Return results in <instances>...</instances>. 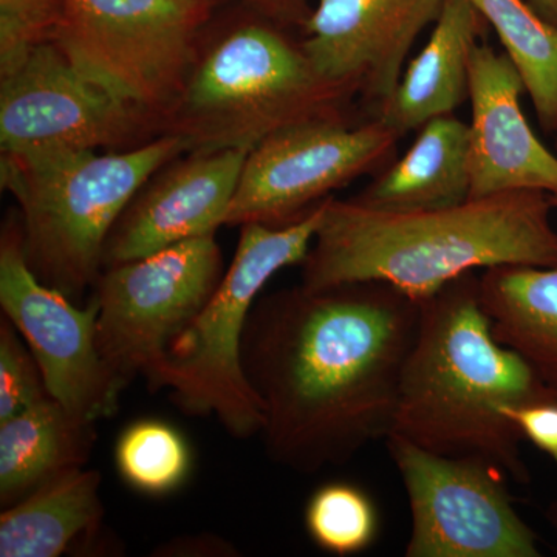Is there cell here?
Returning a JSON list of instances; mask_svg holds the SVG:
<instances>
[{"instance_id": "1", "label": "cell", "mask_w": 557, "mask_h": 557, "mask_svg": "<svg viewBox=\"0 0 557 557\" xmlns=\"http://www.w3.org/2000/svg\"><path fill=\"white\" fill-rule=\"evenodd\" d=\"M420 313L418 300L383 282L299 285L256 300L242 368L271 460L314 474L386 440Z\"/></svg>"}, {"instance_id": "2", "label": "cell", "mask_w": 557, "mask_h": 557, "mask_svg": "<svg viewBox=\"0 0 557 557\" xmlns=\"http://www.w3.org/2000/svg\"><path fill=\"white\" fill-rule=\"evenodd\" d=\"M552 209L549 194L542 190L409 212L380 211L332 196L302 262L300 285L383 282L421 302L478 269L556 265Z\"/></svg>"}, {"instance_id": "3", "label": "cell", "mask_w": 557, "mask_h": 557, "mask_svg": "<svg viewBox=\"0 0 557 557\" xmlns=\"http://www.w3.org/2000/svg\"><path fill=\"white\" fill-rule=\"evenodd\" d=\"M420 306L391 435L442 456L482 458L527 485L523 437L504 409L557 401V388L493 335L474 271Z\"/></svg>"}, {"instance_id": "4", "label": "cell", "mask_w": 557, "mask_h": 557, "mask_svg": "<svg viewBox=\"0 0 557 557\" xmlns=\"http://www.w3.org/2000/svg\"><path fill=\"white\" fill-rule=\"evenodd\" d=\"M186 152L174 135L120 152H2L0 185L20 205L33 273L76 302L104 270L106 244L121 214L161 168Z\"/></svg>"}, {"instance_id": "5", "label": "cell", "mask_w": 557, "mask_h": 557, "mask_svg": "<svg viewBox=\"0 0 557 557\" xmlns=\"http://www.w3.org/2000/svg\"><path fill=\"white\" fill-rule=\"evenodd\" d=\"M355 97L314 69L302 44L249 22L201 46L160 135L178 137L188 152L252 149L289 124L341 115Z\"/></svg>"}, {"instance_id": "6", "label": "cell", "mask_w": 557, "mask_h": 557, "mask_svg": "<svg viewBox=\"0 0 557 557\" xmlns=\"http://www.w3.org/2000/svg\"><path fill=\"white\" fill-rule=\"evenodd\" d=\"M327 200L289 225L240 226L230 269L199 317L172 341L166 357L146 380L150 391L166 388L172 405L186 416L214 417L233 437L247 440L262 432V410L242 368L245 327L271 277L302 265L309 256Z\"/></svg>"}, {"instance_id": "7", "label": "cell", "mask_w": 557, "mask_h": 557, "mask_svg": "<svg viewBox=\"0 0 557 557\" xmlns=\"http://www.w3.org/2000/svg\"><path fill=\"white\" fill-rule=\"evenodd\" d=\"M212 10L208 0H64L53 42L160 135L199 58Z\"/></svg>"}, {"instance_id": "8", "label": "cell", "mask_w": 557, "mask_h": 557, "mask_svg": "<svg viewBox=\"0 0 557 557\" xmlns=\"http://www.w3.org/2000/svg\"><path fill=\"white\" fill-rule=\"evenodd\" d=\"M223 274L215 234L101 271L94 285L100 304L98 348L124 387L152 375L172 341L214 295Z\"/></svg>"}, {"instance_id": "9", "label": "cell", "mask_w": 557, "mask_h": 557, "mask_svg": "<svg viewBox=\"0 0 557 557\" xmlns=\"http://www.w3.org/2000/svg\"><path fill=\"white\" fill-rule=\"evenodd\" d=\"M408 494L410 536L406 557H539L533 528L520 518L507 472L482 458L431 453L388 435Z\"/></svg>"}, {"instance_id": "10", "label": "cell", "mask_w": 557, "mask_h": 557, "mask_svg": "<svg viewBox=\"0 0 557 557\" xmlns=\"http://www.w3.org/2000/svg\"><path fill=\"white\" fill-rule=\"evenodd\" d=\"M397 134L376 119L341 115L289 124L249 150L225 226L298 222L333 190L391 161Z\"/></svg>"}, {"instance_id": "11", "label": "cell", "mask_w": 557, "mask_h": 557, "mask_svg": "<svg viewBox=\"0 0 557 557\" xmlns=\"http://www.w3.org/2000/svg\"><path fill=\"white\" fill-rule=\"evenodd\" d=\"M0 309L35 355L51 398L94 423L115 416L126 387L98 348L100 304L91 295L81 309L33 273L21 218L10 219L0 236Z\"/></svg>"}, {"instance_id": "12", "label": "cell", "mask_w": 557, "mask_h": 557, "mask_svg": "<svg viewBox=\"0 0 557 557\" xmlns=\"http://www.w3.org/2000/svg\"><path fill=\"white\" fill-rule=\"evenodd\" d=\"M156 137L139 110L84 75L54 42L0 75L2 152L132 149Z\"/></svg>"}, {"instance_id": "13", "label": "cell", "mask_w": 557, "mask_h": 557, "mask_svg": "<svg viewBox=\"0 0 557 557\" xmlns=\"http://www.w3.org/2000/svg\"><path fill=\"white\" fill-rule=\"evenodd\" d=\"M446 0H317L302 49L324 78L347 84L375 110L397 89L418 36Z\"/></svg>"}, {"instance_id": "14", "label": "cell", "mask_w": 557, "mask_h": 557, "mask_svg": "<svg viewBox=\"0 0 557 557\" xmlns=\"http://www.w3.org/2000/svg\"><path fill=\"white\" fill-rule=\"evenodd\" d=\"M249 150L186 152L161 168L113 226L106 244L104 269L225 226Z\"/></svg>"}, {"instance_id": "15", "label": "cell", "mask_w": 557, "mask_h": 557, "mask_svg": "<svg viewBox=\"0 0 557 557\" xmlns=\"http://www.w3.org/2000/svg\"><path fill=\"white\" fill-rule=\"evenodd\" d=\"M522 76L507 53L479 42L469 60L471 199L542 190L557 194V156L528 123Z\"/></svg>"}, {"instance_id": "16", "label": "cell", "mask_w": 557, "mask_h": 557, "mask_svg": "<svg viewBox=\"0 0 557 557\" xmlns=\"http://www.w3.org/2000/svg\"><path fill=\"white\" fill-rule=\"evenodd\" d=\"M487 22L469 0H446L424 49L403 72L397 89L373 110L398 137L454 112L469 97V60Z\"/></svg>"}, {"instance_id": "17", "label": "cell", "mask_w": 557, "mask_h": 557, "mask_svg": "<svg viewBox=\"0 0 557 557\" xmlns=\"http://www.w3.org/2000/svg\"><path fill=\"white\" fill-rule=\"evenodd\" d=\"M469 199V124L453 113L424 124L408 152L351 200L380 211L409 212Z\"/></svg>"}, {"instance_id": "18", "label": "cell", "mask_w": 557, "mask_h": 557, "mask_svg": "<svg viewBox=\"0 0 557 557\" xmlns=\"http://www.w3.org/2000/svg\"><path fill=\"white\" fill-rule=\"evenodd\" d=\"M97 423L46 397L0 421V505L9 508L49 480L86 467Z\"/></svg>"}, {"instance_id": "19", "label": "cell", "mask_w": 557, "mask_h": 557, "mask_svg": "<svg viewBox=\"0 0 557 557\" xmlns=\"http://www.w3.org/2000/svg\"><path fill=\"white\" fill-rule=\"evenodd\" d=\"M101 474L76 468L3 508L0 557H60L97 534L104 518Z\"/></svg>"}, {"instance_id": "20", "label": "cell", "mask_w": 557, "mask_h": 557, "mask_svg": "<svg viewBox=\"0 0 557 557\" xmlns=\"http://www.w3.org/2000/svg\"><path fill=\"white\" fill-rule=\"evenodd\" d=\"M479 293L498 343L557 388V263L493 267L479 277Z\"/></svg>"}, {"instance_id": "21", "label": "cell", "mask_w": 557, "mask_h": 557, "mask_svg": "<svg viewBox=\"0 0 557 557\" xmlns=\"http://www.w3.org/2000/svg\"><path fill=\"white\" fill-rule=\"evenodd\" d=\"M494 28L530 95L539 124L557 132V27L527 0H469Z\"/></svg>"}, {"instance_id": "22", "label": "cell", "mask_w": 557, "mask_h": 557, "mask_svg": "<svg viewBox=\"0 0 557 557\" xmlns=\"http://www.w3.org/2000/svg\"><path fill=\"white\" fill-rule=\"evenodd\" d=\"M115 465L120 478L132 490L163 497L185 485L193 469V450L177 428L145 418L121 432Z\"/></svg>"}, {"instance_id": "23", "label": "cell", "mask_w": 557, "mask_h": 557, "mask_svg": "<svg viewBox=\"0 0 557 557\" xmlns=\"http://www.w3.org/2000/svg\"><path fill=\"white\" fill-rule=\"evenodd\" d=\"M307 534L329 555H359L375 544L380 512L375 500L350 482H329L311 494L304 511Z\"/></svg>"}, {"instance_id": "24", "label": "cell", "mask_w": 557, "mask_h": 557, "mask_svg": "<svg viewBox=\"0 0 557 557\" xmlns=\"http://www.w3.org/2000/svg\"><path fill=\"white\" fill-rule=\"evenodd\" d=\"M62 9L64 0H0V75L35 47L53 42Z\"/></svg>"}, {"instance_id": "25", "label": "cell", "mask_w": 557, "mask_h": 557, "mask_svg": "<svg viewBox=\"0 0 557 557\" xmlns=\"http://www.w3.org/2000/svg\"><path fill=\"white\" fill-rule=\"evenodd\" d=\"M49 397L35 355L5 317L0 318V421Z\"/></svg>"}, {"instance_id": "26", "label": "cell", "mask_w": 557, "mask_h": 557, "mask_svg": "<svg viewBox=\"0 0 557 557\" xmlns=\"http://www.w3.org/2000/svg\"><path fill=\"white\" fill-rule=\"evenodd\" d=\"M523 440L536 446L557 465V401H539L504 409Z\"/></svg>"}, {"instance_id": "27", "label": "cell", "mask_w": 557, "mask_h": 557, "mask_svg": "<svg viewBox=\"0 0 557 557\" xmlns=\"http://www.w3.org/2000/svg\"><path fill=\"white\" fill-rule=\"evenodd\" d=\"M251 5L277 24L296 25L300 28L313 10L310 0H251Z\"/></svg>"}, {"instance_id": "28", "label": "cell", "mask_w": 557, "mask_h": 557, "mask_svg": "<svg viewBox=\"0 0 557 557\" xmlns=\"http://www.w3.org/2000/svg\"><path fill=\"white\" fill-rule=\"evenodd\" d=\"M544 20L557 27V0H527Z\"/></svg>"}, {"instance_id": "29", "label": "cell", "mask_w": 557, "mask_h": 557, "mask_svg": "<svg viewBox=\"0 0 557 557\" xmlns=\"http://www.w3.org/2000/svg\"><path fill=\"white\" fill-rule=\"evenodd\" d=\"M545 518H547L549 525L557 533V496L549 502L547 511H545Z\"/></svg>"}, {"instance_id": "30", "label": "cell", "mask_w": 557, "mask_h": 557, "mask_svg": "<svg viewBox=\"0 0 557 557\" xmlns=\"http://www.w3.org/2000/svg\"><path fill=\"white\" fill-rule=\"evenodd\" d=\"M208 2L215 7L219 5V3L231 2V0H208ZM239 2L249 3V5H251V0H239Z\"/></svg>"}, {"instance_id": "31", "label": "cell", "mask_w": 557, "mask_h": 557, "mask_svg": "<svg viewBox=\"0 0 557 557\" xmlns=\"http://www.w3.org/2000/svg\"><path fill=\"white\" fill-rule=\"evenodd\" d=\"M549 203H552L553 209H557V194H549Z\"/></svg>"}, {"instance_id": "32", "label": "cell", "mask_w": 557, "mask_h": 557, "mask_svg": "<svg viewBox=\"0 0 557 557\" xmlns=\"http://www.w3.org/2000/svg\"><path fill=\"white\" fill-rule=\"evenodd\" d=\"M556 137H557V132H556Z\"/></svg>"}]
</instances>
